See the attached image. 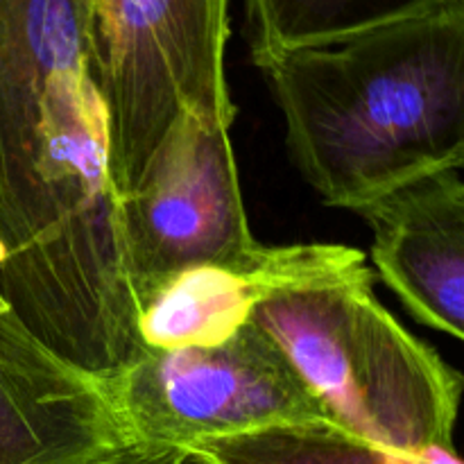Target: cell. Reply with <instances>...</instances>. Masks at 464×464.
<instances>
[{
    "label": "cell",
    "instance_id": "obj_1",
    "mask_svg": "<svg viewBox=\"0 0 464 464\" xmlns=\"http://www.w3.org/2000/svg\"><path fill=\"white\" fill-rule=\"evenodd\" d=\"M326 207L358 211L464 163V5L256 63Z\"/></svg>",
    "mask_w": 464,
    "mask_h": 464
},
{
    "label": "cell",
    "instance_id": "obj_2",
    "mask_svg": "<svg viewBox=\"0 0 464 464\" xmlns=\"http://www.w3.org/2000/svg\"><path fill=\"white\" fill-rule=\"evenodd\" d=\"M249 320L334 426L399 453L453 447L462 374L379 302L365 263L276 295Z\"/></svg>",
    "mask_w": 464,
    "mask_h": 464
},
{
    "label": "cell",
    "instance_id": "obj_3",
    "mask_svg": "<svg viewBox=\"0 0 464 464\" xmlns=\"http://www.w3.org/2000/svg\"><path fill=\"white\" fill-rule=\"evenodd\" d=\"M231 0H89L86 72L107 121L109 175L139 186L181 113L234 125Z\"/></svg>",
    "mask_w": 464,
    "mask_h": 464
},
{
    "label": "cell",
    "instance_id": "obj_4",
    "mask_svg": "<svg viewBox=\"0 0 464 464\" xmlns=\"http://www.w3.org/2000/svg\"><path fill=\"white\" fill-rule=\"evenodd\" d=\"M107 383L131 440L181 451L204 440L329 421L284 352L252 320L216 344L140 347Z\"/></svg>",
    "mask_w": 464,
    "mask_h": 464
},
{
    "label": "cell",
    "instance_id": "obj_5",
    "mask_svg": "<svg viewBox=\"0 0 464 464\" xmlns=\"http://www.w3.org/2000/svg\"><path fill=\"white\" fill-rule=\"evenodd\" d=\"M89 0H0V297L53 227L45 159L68 95L89 80Z\"/></svg>",
    "mask_w": 464,
    "mask_h": 464
},
{
    "label": "cell",
    "instance_id": "obj_6",
    "mask_svg": "<svg viewBox=\"0 0 464 464\" xmlns=\"http://www.w3.org/2000/svg\"><path fill=\"white\" fill-rule=\"evenodd\" d=\"M136 299L163 281L256 247L231 127L181 113L139 186L122 198Z\"/></svg>",
    "mask_w": 464,
    "mask_h": 464
},
{
    "label": "cell",
    "instance_id": "obj_7",
    "mask_svg": "<svg viewBox=\"0 0 464 464\" xmlns=\"http://www.w3.org/2000/svg\"><path fill=\"white\" fill-rule=\"evenodd\" d=\"M130 440L107 381L0 311V464H89Z\"/></svg>",
    "mask_w": 464,
    "mask_h": 464
},
{
    "label": "cell",
    "instance_id": "obj_8",
    "mask_svg": "<svg viewBox=\"0 0 464 464\" xmlns=\"http://www.w3.org/2000/svg\"><path fill=\"white\" fill-rule=\"evenodd\" d=\"M358 263L365 256L349 245L258 243L238 256L190 267L140 299L139 343L148 349L222 343L267 299L343 275Z\"/></svg>",
    "mask_w": 464,
    "mask_h": 464
},
{
    "label": "cell",
    "instance_id": "obj_9",
    "mask_svg": "<svg viewBox=\"0 0 464 464\" xmlns=\"http://www.w3.org/2000/svg\"><path fill=\"white\" fill-rule=\"evenodd\" d=\"M374 231L372 261L403 306L430 329L464 338V184L440 170L358 208Z\"/></svg>",
    "mask_w": 464,
    "mask_h": 464
},
{
    "label": "cell",
    "instance_id": "obj_10",
    "mask_svg": "<svg viewBox=\"0 0 464 464\" xmlns=\"http://www.w3.org/2000/svg\"><path fill=\"white\" fill-rule=\"evenodd\" d=\"M464 0H245L252 62L322 48Z\"/></svg>",
    "mask_w": 464,
    "mask_h": 464
},
{
    "label": "cell",
    "instance_id": "obj_11",
    "mask_svg": "<svg viewBox=\"0 0 464 464\" xmlns=\"http://www.w3.org/2000/svg\"><path fill=\"white\" fill-rule=\"evenodd\" d=\"M195 464H462L453 447L399 453L365 442L329 421L275 426L184 449Z\"/></svg>",
    "mask_w": 464,
    "mask_h": 464
},
{
    "label": "cell",
    "instance_id": "obj_12",
    "mask_svg": "<svg viewBox=\"0 0 464 464\" xmlns=\"http://www.w3.org/2000/svg\"><path fill=\"white\" fill-rule=\"evenodd\" d=\"M89 464H188V456L177 447L130 440V442L111 449V451L102 453Z\"/></svg>",
    "mask_w": 464,
    "mask_h": 464
},
{
    "label": "cell",
    "instance_id": "obj_13",
    "mask_svg": "<svg viewBox=\"0 0 464 464\" xmlns=\"http://www.w3.org/2000/svg\"><path fill=\"white\" fill-rule=\"evenodd\" d=\"M0 311H7V304L3 302V297H0Z\"/></svg>",
    "mask_w": 464,
    "mask_h": 464
}]
</instances>
